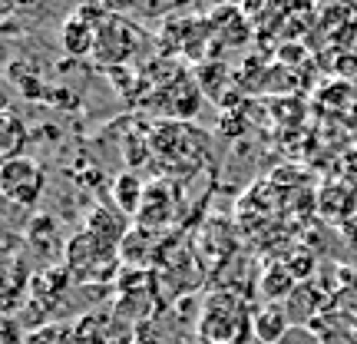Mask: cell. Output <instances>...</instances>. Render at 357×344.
Wrapping results in <instances>:
<instances>
[{"instance_id":"11","label":"cell","mask_w":357,"mask_h":344,"mask_svg":"<svg viewBox=\"0 0 357 344\" xmlns=\"http://www.w3.org/2000/svg\"><path fill=\"white\" fill-rule=\"evenodd\" d=\"M258 288H261V294H265V301H278V305H281V301H284V298L298 288V278H294V271L288 265L275 262V265H265Z\"/></svg>"},{"instance_id":"4","label":"cell","mask_w":357,"mask_h":344,"mask_svg":"<svg viewBox=\"0 0 357 344\" xmlns=\"http://www.w3.org/2000/svg\"><path fill=\"white\" fill-rule=\"evenodd\" d=\"M43 166H40L37 159H30V156H17V159H7L3 169H0V192H3V199L13 205H37V199L43 195Z\"/></svg>"},{"instance_id":"7","label":"cell","mask_w":357,"mask_h":344,"mask_svg":"<svg viewBox=\"0 0 357 344\" xmlns=\"http://www.w3.org/2000/svg\"><path fill=\"white\" fill-rule=\"evenodd\" d=\"M176 212V189L169 182H155L146 189V199H142V209L136 216V225L149 232H159Z\"/></svg>"},{"instance_id":"8","label":"cell","mask_w":357,"mask_h":344,"mask_svg":"<svg viewBox=\"0 0 357 344\" xmlns=\"http://www.w3.org/2000/svg\"><path fill=\"white\" fill-rule=\"evenodd\" d=\"M159 258H162V248L155 242V232L139 229V225L129 229V235L119 245V262L123 265L132 262V268H149V265H159Z\"/></svg>"},{"instance_id":"9","label":"cell","mask_w":357,"mask_h":344,"mask_svg":"<svg viewBox=\"0 0 357 344\" xmlns=\"http://www.w3.org/2000/svg\"><path fill=\"white\" fill-rule=\"evenodd\" d=\"M93 239H100L102 245H109V248H119L123 239L129 235V222H126V212H119V209H96L93 216L86 218V229Z\"/></svg>"},{"instance_id":"6","label":"cell","mask_w":357,"mask_h":344,"mask_svg":"<svg viewBox=\"0 0 357 344\" xmlns=\"http://www.w3.org/2000/svg\"><path fill=\"white\" fill-rule=\"evenodd\" d=\"M106 10L100 7H77V10L66 17L63 33H60V43L70 57H86L96 47V30H100Z\"/></svg>"},{"instance_id":"5","label":"cell","mask_w":357,"mask_h":344,"mask_svg":"<svg viewBox=\"0 0 357 344\" xmlns=\"http://www.w3.org/2000/svg\"><path fill=\"white\" fill-rule=\"evenodd\" d=\"M136 50V33H132V27L123 20V17H116V13H106L102 17L100 30H96V47H93V57L106 66H116L129 60Z\"/></svg>"},{"instance_id":"13","label":"cell","mask_w":357,"mask_h":344,"mask_svg":"<svg viewBox=\"0 0 357 344\" xmlns=\"http://www.w3.org/2000/svg\"><path fill=\"white\" fill-rule=\"evenodd\" d=\"M24 146H26V123L13 110H3V142H0L3 163L24 156Z\"/></svg>"},{"instance_id":"2","label":"cell","mask_w":357,"mask_h":344,"mask_svg":"<svg viewBox=\"0 0 357 344\" xmlns=\"http://www.w3.org/2000/svg\"><path fill=\"white\" fill-rule=\"evenodd\" d=\"M149 146L162 159V166L178 176H192L205 159V140L199 136V129L182 123H159L149 133Z\"/></svg>"},{"instance_id":"14","label":"cell","mask_w":357,"mask_h":344,"mask_svg":"<svg viewBox=\"0 0 357 344\" xmlns=\"http://www.w3.org/2000/svg\"><path fill=\"white\" fill-rule=\"evenodd\" d=\"M278 344H324V341L318 338V331H314V328H301V324H294L291 331L284 334Z\"/></svg>"},{"instance_id":"10","label":"cell","mask_w":357,"mask_h":344,"mask_svg":"<svg viewBox=\"0 0 357 344\" xmlns=\"http://www.w3.org/2000/svg\"><path fill=\"white\" fill-rule=\"evenodd\" d=\"M291 328L294 324H291V318H288L284 305L265 301V305L255 308V341L258 344H278Z\"/></svg>"},{"instance_id":"15","label":"cell","mask_w":357,"mask_h":344,"mask_svg":"<svg viewBox=\"0 0 357 344\" xmlns=\"http://www.w3.org/2000/svg\"><path fill=\"white\" fill-rule=\"evenodd\" d=\"M10 7H30V3H37V0H7Z\"/></svg>"},{"instance_id":"3","label":"cell","mask_w":357,"mask_h":344,"mask_svg":"<svg viewBox=\"0 0 357 344\" xmlns=\"http://www.w3.org/2000/svg\"><path fill=\"white\" fill-rule=\"evenodd\" d=\"M66 265L79 281H106L113 278L123 262H119V248H109L89 232H79L66 248Z\"/></svg>"},{"instance_id":"1","label":"cell","mask_w":357,"mask_h":344,"mask_svg":"<svg viewBox=\"0 0 357 344\" xmlns=\"http://www.w3.org/2000/svg\"><path fill=\"white\" fill-rule=\"evenodd\" d=\"M202 344H245L255 338V308L235 288H218L205 298L199 315Z\"/></svg>"},{"instance_id":"12","label":"cell","mask_w":357,"mask_h":344,"mask_svg":"<svg viewBox=\"0 0 357 344\" xmlns=\"http://www.w3.org/2000/svg\"><path fill=\"white\" fill-rule=\"evenodd\" d=\"M142 199H146V186H142L132 172H123V176L116 179L113 202H116V209H119V212H126V216H139Z\"/></svg>"}]
</instances>
